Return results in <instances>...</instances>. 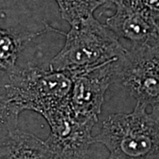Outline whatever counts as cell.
<instances>
[{"mask_svg": "<svg viewBox=\"0 0 159 159\" xmlns=\"http://www.w3.org/2000/svg\"><path fill=\"white\" fill-rule=\"evenodd\" d=\"M0 134L17 129L19 116L33 111L44 119L67 106L72 77L50 66H20L0 72Z\"/></svg>", "mask_w": 159, "mask_h": 159, "instance_id": "1", "label": "cell"}, {"mask_svg": "<svg viewBox=\"0 0 159 159\" xmlns=\"http://www.w3.org/2000/svg\"><path fill=\"white\" fill-rule=\"evenodd\" d=\"M126 51L117 35L92 15L71 26L50 67L73 77L116 61Z\"/></svg>", "mask_w": 159, "mask_h": 159, "instance_id": "2", "label": "cell"}, {"mask_svg": "<svg viewBox=\"0 0 159 159\" xmlns=\"http://www.w3.org/2000/svg\"><path fill=\"white\" fill-rule=\"evenodd\" d=\"M136 103L130 113L109 115L94 143L108 149L107 159H154L159 155V107Z\"/></svg>", "mask_w": 159, "mask_h": 159, "instance_id": "3", "label": "cell"}, {"mask_svg": "<svg viewBox=\"0 0 159 159\" xmlns=\"http://www.w3.org/2000/svg\"><path fill=\"white\" fill-rule=\"evenodd\" d=\"M114 83L145 107H159V47L126 51L114 62Z\"/></svg>", "mask_w": 159, "mask_h": 159, "instance_id": "4", "label": "cell"}, {"mask_svg": "<svg viewBox=\"0 0 159 159\" xmlns=\"http://www.w3.org/2000/svg\"><path fill=\"white\" fill-rule=\"evenodd\" d=\"M114 13L106 26L126 50H148L159 47V13L137 0H110Z\"/></svg>", "mask_w": 159, "mask_h": 159, "instance_id": "5", "label": "cell"}, {"mask_svg": "<svg viewBox=\"0 0 159 159\" xmlns=\"http://www.w3.org/2000/svg\"><path fill=\"white\" fill-rule=\"evenodd\" d=\"M45 120L51 128L45 142L54 159H86L94 143L92 129L97 120L78 118L71 104L54 111Z\"/></svg>", "mask_w": 159, "mask_h": 159, "instance_id": "6", "label": "cell"}, {"mask_svg": "<svg viewBox=\"0 0 159 159\" xmlns=\"http://www.w3.org/2000/svg\"><path fill=\"white\" fill-rule=\"evenodd\" d=\"M114 62L72 77L70 103L78 118L98 121L105 93L114 83Z\"/></svg>", "mask_w": 159, "mask_h": 159, "instance_id": "7", "label": "cell"}, {"mask_svg": "<svg viewBox=\"0 0 159 159\" xmlns=\"http://www.w3.org/2000/svg\"><path fill=\"white\" fill-rule=\"evenodd\" d=\"M0 159H54L45 141L15 129L0 134Z\"/></svg>", "mask_w": 159, "mask_h": 159, "instance_id": "8", "label": "cell"}, {"mask_svg": "<svg viewBox=\"0 0 159 159\" xmlns=\"http://www.w3.org/2000/svg\"><path fill=\"white\" fill-rule=\"evenodd\" d=\"M50 29V27H48ZM48 29L37 33L20 34L11 29H1L0 31V72L16 66L19 53L28 41L47 32Z\"/></svg>", "mask_w": 159, "mask_h": 159, "instance_id": "9", "label": "cell"}, {"mask_svg": "<svg viewBox=\"0 0 159 159\" xmlns=\"http://www.w3.org/2000/svg\"><path fill=\"white\" fill-rule=\"evenodd\" d=\"M62 18L73 26L93 15L99 6L109 0H55Z\"/></svg>", "mask_w": 159, "mask_h": 159, "instance_id": "10", "label": "cell"}, {"mask_svg": "<svg viewBox=\"0 0 159 159\" xmlns=\"http://www.w3.org/2000/svg\"><path fill=\"white\" fill-rule=\"evenodd\" d=\"M147 8L159 13V0H137Z\"/></svg>", "mask_w": 159, "mask_h": 159, "instance_id": "11", "label": "cell"}]
</instances>
